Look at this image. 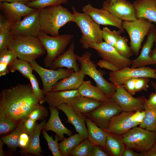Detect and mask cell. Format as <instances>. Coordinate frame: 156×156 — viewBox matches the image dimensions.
I'll return each instance as SVG.
<instances>
[{"instance_id":"obj_8","label":"cell","mask_w":156,"mask_h":156,"mask_svg":"<svg viewBox=\"0 0 156 156\" xmlns=\"http://www.w3.org/2000/svg\"><path fill=\"white\" fill-rule=\"evenodd\" d=\"M123 27L129 37L130 47L133 54L137 56L145 36L153 25L152 22L143 18L132 21H124Z\"/></svg>"},{"instance_id":"obj_3","label":"cell","mask_w":156,"mask_h":156,"mask_svg":"<svg viewBox=\"0 0 156 156\" xmlns=\"http://www.w3.org/2000/svg\"><path fill=\"white\" fill-rule=\"evenodd\" d=\"M8 49L13 51L18 58L29 63L46 53L38 38L34 36H14Z\"/></svg>"},{"instance_id":"obj_58","label":"cell","mask_w":156,"mask_h":156,"mask_svg":"<svg viewBox=\"0 0 156 156\" xmlns=\"http://www.w3.org/2000/svg\"><path fill=\"white\" fill-rule=\"evenodd\" d=\"M4 144L3 141L0 138V156H4V153L3 151V144Z\"/></svg>"},{"instance_id":"obj_56","label":"cell","mask_w":156,"mask_h":156,"mask_svg":"<svg viewBox=\"0 0 156 156\" xmlns=\"http://www.w3.org/2000/svg\"><path fill=\"white\" fill-rule=\"evenodd\" d=\"M35 0H0V2H6L10 3L14 2H20L25 4L29 2Z\"/></svg>"},{"instance_id":"obj_18","label":"cell","mask_w":156,"mask_h":156,"mask_svg":"<svg viewBox=\"0 0 156 156\" xmlns=\"http://www.w3.org/2000/svg\"><path fill=\"white\" fill-rule=\"evenodd\" d=\"M0 9L5 18L12 24L17 23L22 17L27 16L37 9L30 7L20 2H1Z\"/></svg>"},{"instance_id":"obj_32","label":"cell","mask_w":156,"mask_h":156,"mask_svg":"<svg viewBox=\"0 0 156 156\" xmlns=\"http://www.w3.org/2000/svg\"><path fill=\"white\" fill-rule=\"evenodd\" d=\"M144 105L145 117L139 126L149 131L156 132V108L150 105L146 99Z\"/></svg>"},{"instance_id":"obj_46","label":"cell","mask_w":156,"mask_h":156,"mask_svg":"<svg viewBox=\"0 0 156 156\" xmlns=\"http://www.w3.org/2000/svg\"><path fill=\"white\" fill-rule=\"evenodd\" d=\"M30 140V135L25 131L23 128L20 134L19 141V147L21 148V151L25 149L27 147Z\"/></svg>"},{"instance_id":"obj_33","label":"cell","mask_w":156,"mask_h":156,"mask_svg":"<svg viewBox=\"0 0 156 156\" xmlns=\"http://www.w3.org/2000/svg\"><path fill=\"white\" fill-rule=\"evenodd\" d=\"M18 58L13 50L6 49L0 51V76L6 75L10 71L9 68Z\"/></svg>"},{"instance_id":"obj_49","label":"cell","mask_w":156,"mask_h":156,"mask_svg":"<svg viewBox=\"0 0 156 156\" xmlns=\"http://www.w3.org/2000/svg\"><path fill=\"white\" fill-rule=\"evenodd\" d=\"M109 154L104 148L94 145L90 156H109Z\"/></svg>"},{"instance_id":"obj_24","label":"cell","mask_w":156,"mask_h":156,"mask_svg":"<svg viewBox=\"0 0 156 156\" xmlns=\"http://www.w3.org/2000/svg\"><path fill=\"white\" fill-rule=\"evenodd\" d=\"M133 4L137 19L143 18L156 23V0H135Z\"/></svg>"},{"instance_id":"obj_37","label":"cell","mask_w":156,"mask_h":156,"mask_svg":"<svg viewBox=\"0 0 156 156\" xmlns=\"http://www.w3.org/2000/svg\"><path fill=\"white\" fill-rule=\"evenodd\" d=\"M94 146L88 139H85L72 151L70 156H90Z\"/></svg>"},{"instance_id":"obj_44","label":"cell","mask_w":156,"mask_h":156,"mask_svg":"<svg viewBox=\"0 0 156 156\" xmlns=\"http://www.w3.org/2000/svg\"><path fill=\"white\" fill-rule=\"evenodd\" d=\"M48 114L47 108L39 103L30 112L28 118L36 121L40 120H44Z\"/></svg>"},{"instance_id":"obj_36","label":"cell","mask_w":156,"mask_h":156,"mask_svg":"<svg viewBox=\"0 0 156 156\" xmlns=\"http://www.w3.org/2000/svg\"><path fill=\"white\" fill-rule=\"evenodd\" d=\"M9 70L12 73L17 70L28 79L30 75L32 73L34 70L29 62L18 58L11 64Z\"/></svg>"},{"instance_id":"obj_35","label":"cell","mask_w":156,"mask_h":156,"mask_svg":"<svg viewBox=\"0 0 156 156\" xmlns=\"http://www.w3.org/2000/svg\"><path fill=\"white\" fill-rule=\"evenodd\" d=\"M18 123L5 112L0 111V134H9L14 130Z\"/></svg>"},{"instance_id":"obj_11","label":"cell","mask_w":156,"mask_h":156,"mask_svg":"<svg viewBox=\"0 0 156 156\" xmlns=\"http://www.w3.org/2000/svg\"><path fill=\"white\" fill-rule=\"evenodd\" d=\"M109 81L116 87L123 85L127 81L131 79L146 77L156 79V68L142 67L132 68L127 67L109 73Z\"/></svg>"},{"instance_id":"obj_57","label":"cell","mask_w":156,"mask_h":156,"mask_svg":"<svg viewBox=\"0 0 156 156\" xmlns=\"http://www.w3.org/2000/svg\"><path fill=\"white\" fill-rule=\"evenodd\" d=\"M150 56L154 64L156 65V47L153 49L151 50L150 53Z\"/></svg>"},{"instance_id":"obj_16","label":"cell","mask_w":156,"mask_h":156,"mask_svg":"<svg viewBox=\"0 0 156 156\" xmlns=\"http://www.w3.org/2000/svg\"><path fill=\"white\" fill-rule=\"evenodd\" d=\"M82 11L98 24L114 26L121 30L123 33L125 32L122 21L107 10L102 8L98 9L95 8L88 4L83 7Z\"/></svg>"},{"instance_id":"obj_6","label":"cell","mask_w":156,"mask_h":156,"mask_svg":"<svg viewBox=\"0 0 156 156\" xmlns=\"http://www.w3.org/2000/svg\"><path fill=\"white\" fill-rule=\"evenodd\" d=\"M91 54L86 51L81 56L77 55V60L80 64V70L85 75L92 78L99 88L109 98H111L115 93L116 87L107 81L103 77L101 72L96 68V64L90 59Z\"/></svg>"},{"instance_id":"obj_29","label":"cell","mask_w":156,"mask_h":156,"mask_svg":"<svg viewBox=\"0 0 156 156\" xmlns=\"http://www.w3.org/2000/svg\"><path fill=\"white\" fill-rule=\"evenodd\" d=\"M120 135L108 133L105 148L110 155L122 156L126 147Z\"/></svg>"},{"instance_id":"obj_53","label":"cell","mask_w":156,"mask_h":156,"mask_svg":"<svg viewBox=\"0 0 156 156\" xmlns=\"http://www.w3.org/2000/svg\"><path fill=\"white\" fill-rule=\"evenodd\" d=\"M122 156H143L141 153H138L132 150L131 149L126 147Z\"/></svg>"},{"instance_id":"obj_20","label":"cell","mask_w":156,"mask_h":156,"mask_svg":"<svg viewBox=\"0 0 156 156\" xmlns=\"http://www.w3.org/2000/svg\"><path fill=\"white\" fill-rule=\"evenodd\" d=\"M156 33V28L153 25L147 35L146 39L140 54L136 58L131 60V67L136 68L154 64L150 54L154 43V36Z\"/></svg>"},{"instance_id":"obj_39","label":"cell","mask_w":156,"mask_h":156,"mask_svg":"<svg viewBox=\"0 0 156 156\" xmlns=\"http://www.w3.org/2000/svg\"><path fill=\"white\" fill-rule=\"evenodd\" d=\"M69 0H35L26 4L29 7L41 9L49 6L66 3Z\"/></svg>"},{"instance_id":"obj_4","label":"cell","mask_w":156,"mask_h":156,"mask_svg":"<svg viewBox=\"0 0 156 156\" xmlns=\"http://www.w3.org/2000/svg\"><path fill=\"white\" fill-rule=\"evenodd\" d=\"M72 9L74 16L73 22L77 24L82 33L79 42L82 44V48L88 49L91 44L102 42L103 32L100 25L86 13L79 12L74 7Z\"/></svg>"},{"instance_id":"obj_12","label":"cell","mask_w":156,"mask_h":156,"mask_svg":"<svg viewBox=\"0 0 156 156\" xmlns=\"http://www.w3.org/2000/svg\"><path fill=\"white\" fill-rule=\"evenodd\" d=\"M40 11L37 9L17 23L12 24L10 29L13 36L37 37L41 31Z\"/></svg>"},{"instance_id":"obj_34","label":"cell","mask_w":156,"mask_h":156,"mask_svg":"<svg viewBox=\"0 0 156 156\" xmlns=\"http://www.w3.org/2000/svg\"><path fill=\"white\" fill-rule=\"evenodd\" d=\"M24 120L19 122L16 128L12 132L0 138L4 144L11 149L15 150L17 148L19 147V136L23 129Z\"/></svg>"},{"instance_id":"obj_21","label":"cell","mask_w":156,"mask_h":156,"mask_svg":"<svg viewBox=\"0 0 156 156\" xmlns=\"http://www.w3.org/2000/svg\"><path fill=\"white\" fill-rule=\"evenodd\" d=\"M74 48V43L73 40L69 48L54 60L50 68L55 70L66 68L73 69L75 72L79 70L80 69L77 62V55L75 53Z\"/></svg>"},{"instance_id":"obj_60","label":"cell","mask_w":156,"mask_h":156,"mask_svg":"<svg viewBox=\"0 0 156 156\" xmlns=\"http://www.w3.org/2000/svg\"><path fill=\"white\" fill-rule=\"evenodd\" d=\"M154 43L155 44V45L156 46V33L154 36Z\"/></svg>"},{"instance_id":"obj_10","label":"cell","mask_w":156,"mask_h":156,"mask_svg":"<svg viewBox=\"0 0 156 156\" xmlns=\"http://www.w3.org/2000/svg\"><path fill=\"white\" fill-rule=\"evenodd\" d=\"M33 70L40 77L43 84L42 90L45 94L51 91L53 86L60 80L69 76L74 70L73 69L59 68L49 69L39 65L36 60L29 62Z\"/></svg>"},{"instance_id":"obj_45","label":"cell","mask_w":156,"mask_h":156,"mask_svg":"<svg viewBox=\"0 0 156 156\" xmlns=\"http://www.w3.org/2000/svg\"><path fill=\"white\" fill-rule=\"evenodd\" d=\"M149 78L148 77H140L136 78L135 85V92L143 90H147L149 87Z\"/></svg>"},{"instance_id":"obj_1","label":"cell","mask_w":156,"mask_h":156,"mask_svg":"<svg viewBox=\"0 0 156 156\" xmlns=\"http://www.w3.org/2000/svg\"><path fill=\"white\" fill-rule=\"evenodd\" d=\"M39 103L31 84H19L3 89L0 96V111L5 112L18 123L28 118Z\"/></svg>"},{"instance_id":"obj_5","label":"cell","mask_w":156,"mask_h":156,"mask_svg":"<svg viewBox=\"0 0 156 156\" xmlns=\"http://www.w3.org/2000/svg\"><path fill=\"white\" fill-rule=\"evenodd\" d=\"M45 49L46 55L44 59V65L50 68L54 60L64 52L73 39V36L64 34L57 36H49L41 31L37 36Z\"/></svg>"},{"instance_id":"obj_2","label":"cell","mask_w":156,"mask_h":156,"mask_svg":"<svg viewBox=\"0 0 156 156\" xmlns=\"http://www.w3.org/2000/svg\"><path fill=\"white\" fill-rule=\"evenodd\" d=\"M41 31L53 36H57L60 29L67 23L73 22V13L66 8L57 5L40 9Z\"/></svg>"},{"instance_id":"obj_13","label":"cell","mask_w":156,"mask_h":156,"mask_svg":"<svg viewBox=\"0 0 156 156\" xmlns=\"http://www.w3.org/2000/svg\"><path fill=\"white\" fill-rule=\"evenodd\" d=\"M111 98L119 105L122 111L144 110V105L146 99L145 97H133L126 90L122 85L116 87L115 92Z\"/></svg>"},{"instance_id":"obj_28","label":"cell","mask_w":156,"mask_h":156,"mask_svg":"<svg viewBox=\"0 0 156 156\" xmlns=\"http://www.w3.org/2000/svg\"><path fill=\"white\" fill-rule=\"evenodd\" d=\"M46 120H44L40 123H37L36 128L30 135V140L29 145L25 149L21 151V153L26 155L32 154L36 156H40L42 151L40 144V136L41 130L46 123Z\"/></svg>"},{"instance_id":"obj_59","label":"cell","mask_w":156,"mask_h":156,"mask_svg":"<svg viewBox=\"0 0 156 156\" xmlns=\"http://www.w3.org/2000/svg\"><path fill=\"white\" fill-rule=\"evenodd\" d=\"M151 84L153 87L156 90V83L151 81Z\"/></svg>"},{"instance_id":"obj_31","label":"cell","mask_w":156,"mask_h":156,"mask_svg":"<svg viewBox=\"0 0 156 156\" xmlns=\"http://www.w3.org/2000/svg\"><path fill=\"white\" fill-rule=\"evenodd\" d=\"M78 133L64 138L58 143V148L62 156H70L72 151L82 141L85 139Z\"/></svg>"},{"instance_id":"obj_48","label":"cell","mask_w":156,"mask_h":156,"mask_svg":"<svg viewBox=\"0 0 156 156\" xmlns=\"http://www.w3.org/2000/svg\"><path fill=\"white\" fill-rule=\"evenodd\" d=\"M96 64L101 68H104L111 71H116L119 70L118 67L111 62L104 59L99 60Z\"/></svg>"},{"instance_id":"obj_50","label":"cell","mask_w":156,"mask_h":156,"mask_svg":"<svg viewBox=\"0 0 156 156\" xmlns=\"http://www.w3.org/2000/svg\"><path fill=\"white\" fill-rule=\"evenodd\" d=\"M136 78L129 79L126 81L122 85L126 90L132 95L136 93L135 87Z\"/></svg>"},{"instance_id":"obj_17","label":"cell","mask_w":156,"mask_h":156,"mask_svg":"<svg viewBox=\"0 0 156 156\" xmlns=\"http://www.w3.org/2000/svg\"><path fill=\"white\" fill-rule=\"evenodd\" d=\"M134 111H122L110 120L105 130L108 133L122 135L139 125L133 120Z\"/></svg>"},{"instance_id":"obj_26","label":"cell","mask_w":156,"mask_h":156,"mask_svg":"<svg viewBox=\"0 0 156 156\" xmlns=\"http://www.w3.org/2000/svg\"><path fill=\"white\" fill-rule=\"evenodd\" d=\"M86 122L88 133L87 139L94 145L99 146L105 148L108 133L87 117Z\"/></svg>"},{"instance_id":"obj_41","label":"cell","mask_w":156,"mask_h":156,"mask_svg":"<svg viewBox=\"0 0 156 156\" xmlns=\"http://www.w3.org/2000/svg\"><path fill=\"white\" fill-rule=\"evenodd\" d=\"M103 38L105 42L114 47L118 39L123 31L121 30L111 31L107 27L102 29Z\"/></svg>"},{"instance_id":"obj_40","label":"cell","mask_w":156,"mask_h":156,"mask_svg":"<svg viewBox=\"0 0 156 156\" xmlns=\"http://www.w3.org/2000/svg\"><path fill=\"white\" fill-rule=\"evenodd\" d=\"M42 134L46 140L49 148L51 151L53 155V156H62L58 148V142L59 140L58 136L56 135L55 139L54 140L53 136H50L46 131L42 129Z\"/></svg>"},{"instance_id":"obj_54","label":"cell","mask_w":156,"mask_h":156,"mask_svg":"<svg viewBox=\"0 0 156 156\" xmlns=\"http://www.w3.org/2000/svg\"><path fill=\"white\" fill-rule=\"evenodd\" d=\"M148 103L152 107L156 108V93H152L147 99Z\"/></svg>"},{"instance_id":"obj_14","label":"cell","mask_w":156,"mask_h":156,"mask_svg":"<svg viewBox=\"0 0 156 156\" xmlns=\"http://www.w3.org/2000/svg\"><path fill=\"white\" fill-rule=\"evenodd\" d=\"M102 8L122 21L137 19L133 4L127 0H106L103 3Z\"/></svg>"},{"instance_id":"obj_9","label":"cell","mask_w":156,"mask_h":156,"mask_svg":"<svg viewBox=\"0 0 156 156\" xmlns=\"http://www.w3.org/2000/svg\"><path fill=\"white\" fill-rule=\"evenodd\" d=\"M122 111L119 105L111 98H109L85 115L98 127L105 130L112 118Z\"/></svg>"},{"instance_id":"obj_15","label":"cell","mask_w":156,"mask_h":156,"mask_svg":"<svg viewBox=\"0 0 156 156\" xmlns=\"http://www.w3.org/2000/svg\"><path fill=\"white\" fill-rule=\"evenodd\" d=\"M89 48L95 50L103 59L107 60L119 70L131 65V60L121 55L113 47L103 42L91 44Z\"/></svg>"},{"instance_id":"obj_42","label":"cell","mask_w":156,"mask_h":156,"mask_svg":"<svg viewBox=\"0 0 156 156\" xmlns=\"http://www.w3.org/2000/svg\"><path fill=\"white\" fill-rule=\"evenodd\" d=\"M28 79L30 82V84L33 92L39 101V103L42 104L45 102V94L42 90L39 87V83L35 75L31 74Z\"/></svg>"},{"instance_id":"obj_30","label":"cell","mask_w":156,"mask_h":156,"mask_svg":"<svg viewBox=\"0 0 156 156\" xmlns=\"http://www.w3.org/2000/svg\"><path fill=\"white\" fill-rule=\"evenodd\" d=\"M80 96L103 102L108 98L97 86L93 85L89 81H84L78 89Z\"/></svg>"},{"instance_id":"obj_22","label":"cell","mask_w":156,"mask_h":156,"mask_svg":"<svg viewBox=\"0 0 156 156\" xmlns=\"http://www.w3.org/2000/svg\"><path fill=\"white\" fill-rule=\"evenodd\" d=\"M50 115L49 119L42 129L47 131H51L55 133L59 137V140L62 141L64 138V134L70 136L73 132L65 127L60 118L59 112L56 107H49Z\"/></svg>"},{"instance_id":"obj_23","label":"cell","mask_w":156,"mask_h":156,"mask_svg":"<svg viewBox=\"0 0 156 156\" xmlns=\"http://www.w3.org/2000/svg\"><path fill=\"white\" fill-rule=\"evenodd\" d=\"M79 96L78 89L51 91L45 94L44 101L49 107H56L63 103L69 104L74 98Z\"/></svg>"},{"instance_id":"obj_27","label":"cell","mask_w":156,"mask_h":156,"mask_svg":"<svg viewBox=\"0 0 156 156\" xmlns=\"http://www.w3.org/2000/svg\"><path fill=\"white\" fill-rule=\"evenodd\" d=\"M102 102L79 95L74 98L69 104L76 111L85 115L100 106Z\"/></svg>"},{"instance_id":"obj_47","label":"cell","mask_w":156,"mask_h":156,"mask_svg":"<svg viewBox=\"0 0 156 156\" xmlns=\"http://www.w3.org/2000/svg\"><path fill=\"white\" fill-rule=\"evenodd\" d=\"M37 124L36 121L27 118L24 120V129L25 131L30 135L34 130Z\"/></svg>"},{"instance_id":"obj_19","label":"cell","mask_w":156,"mask_h":156,"mask_svg":"<svg viewBox=\"0 0 156 156\" xmlns=\"http://www.w3.org/2000/svg\"><path fill=\"white\" fill-rule=\"evenodd\" d=\"M56 108L65 114L67 118L66 122L72 125L76 132L85 139H87L88 133L86 125V116L77 112L67 103L61 104Z\"/></svg>"},{"instance_id":"obj_25","label":"cell","mask_w":156,"mask_h":156,"mask_svg":"<svg viewBox=\"0 0 156 156\" xmlns=\"http://www.w3.org/2000/svg\"><path fill=\"white\" fill-rule=\"evenodd\" d=\"M85 75L80 69L74 71L68 76L58 81L51 91L77 90L84 81Z\"/></svg>"},{"instance_id":"obj_43","label":"cell","mask_w":156,"mask_h":156,"mask_svg":"<svg viewBox=\"0 0 156 156\" xmlns=\"http://www.w3.org/2000/svg\"><path fill=\"white\" fill-rule=\"evenodd\" d=\"M13 36L10 28L0 29V51L8 48Z\"/></svg>"},{"instance_id":"obj_51","label":"cell","mask_w":156,"mask_h":156,"mask_svg":"<svg viewBox=\"0 0 156 156\" xmlns=\"http://www.w3.org/2000/svg\"><path fill=\"white\" fill-rule=\"evenodd\" d=\"M145 115V112L144 110L138 111L133 112L132 117L133 120L139 125L144 120Z\"/></svg>"},{"instance_id":"obj_52","label":"cell","mask_w":156,"mask_h":156,"mask_svg":"<svg viewBox=\"0 0 156 156\" xmlns=\"http://www.w3.org/2000/svg\"><path fill=\"white\" fill-rule=\"evenodd\" d=\"M12 24L1 14L0 15V29L10 28Z\"/></svg>"},{"instance_id":"obj_7","label":"cell","mask_w":156,"mask_h":156,"mask_svg":"<svg viewBox=\"0 0 156 156\" xmlns=\"http://www.w3.org/2000/svg\"><path fill=\"white\" fill-rule=\"evenodd\" d=\"M122 135L126 147L142 153L150 150L156 142V132L140 126L133 128Z\"/></svg>"},{"instance_id":"obj_61","label":"cell","mask_w":156,"mask_h":156,"mask_svg":"<svg viewBox=\"0 0 156 156\" xmlns=\"http://www.w3.org/2000/svg\"><path fill=\"white\" fill-rule=\"evenodd\" d=\"M155 68H156V67H155Z\"/></svg>"},{"instance_id":"obj_55","label":"cell","mask_w":156,"mask_h":156,"mask_svg":"<svg viewBox=\"0 0 156 156\" xmlns=\"http://www.w3.org/2000/svg\"><path fill=\"white\" fill-rule=\"evenodd\" d=\"M142 153L143 156H156V142L150 150Z\"/></svg>"},{"instance_id":"obj_38","label":"cell","mask_w":156,"mask_h":156,"mask_svg":"<svg viewBox=\"0 0 156 156\" xmlns=\"http://www.w3.org/2000/svg\"><path fill=\"white\" fill-rule=\"evenodd\" d=\"M127 42L128 40L125 37L120 36L114 47L121 55L129 59L133 54L130 47L128 46Z\"/></svg>"}]
</instances>
